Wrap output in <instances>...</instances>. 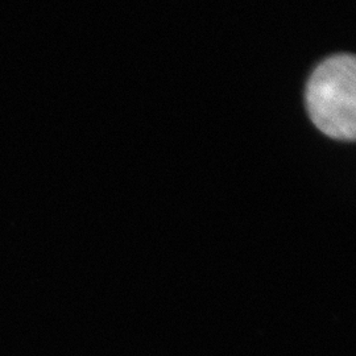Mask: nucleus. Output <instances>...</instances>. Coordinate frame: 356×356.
Segmentation results:
<instances>
[{
	"mask_svg": "<svg viewBox=\"0 0 356 356\" xmlns=\"http://www.w3.org/2000/svg\"><path fill=\"white\" fill-rule=\"evenodd\" d=\"M306 104L323 134L337 140H355V57L338 54L319 64L307 82Z\"/></svg>",
	"mask_w": 356,
	"mask_h": 356,
	"instance_id": "1",
	"label": "nucleus"
}]
</instances>
